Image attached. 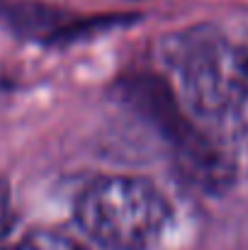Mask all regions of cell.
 <instances>
[{"instance_id":"6da1fadb","label":"cell","mask_w":248,"mask_h":250,"mask_svg":"<svg viewBox=\"0 0 248 250\" xmlns=\"http://www.w3.org/2000/svg\"><path fill=\"white\" fill-rule=\"evenodd\" d=\"M73 216L95 243L107 250H149L170 226L173 209L146 177L102 175L85 185Z\"/></svg>"},{"instance_id":"7a4b0ae2","label":"cell","mask_w":248,"mask_h":250,"mask_svg":"<svg viewBox=\"0 0 248 250\" xmlns=\"http://www.w3.org/2000/svg\"><path fill=\"white\" fill-rule=\"evenodd\" d=\"M163 61L185 102L202 117H229L248 97V54L214 27H192L163 42Z\"/></svg>"},{"instance_id":"3957f363","label":"cell","mask_w":248,"mask_h":250,"mask_svg":"<svg viewBox=\"0 0 248 250\" xmlns=\"http://www.w3.org/2000/svg\"><path fill=\"white\" fill-rule=\"evenodd\" d=\"M173 161L180 177L202 192H224L236 180L234 158L192 124L170 141Z\"/></svg>"},{"instance_id":"277c9868","label":"cell","mask_w":248,"mask_h":250,"mask_svg":"<svg viewBox=\"0 0 248 250\" xmlns=\"http://www.w3.org/2000/svg\"><path fill=\"white\" fill-rule=\"evenodd\" d=\"M117 95L134 112H139L156 131H161L168 141L178 139L190 126V122L178 107V100L170 85L158 76H151V73L129 76L117 85Z\"/></svg>"},{"instance_id":"5b68a950","label":"cell","mask_w":248,"mask_h":250,"mask_svg":"<svg viewBox=\"0 0 248 250\" xmlns=\"http://www.w3.org/2000/svg\"><path fill=\"white\" fill-rule=\"evenodd\" d=\"M15 250H88L73 238L56 233V231H34L20 241Z\"/></svg>"},{"instance_id":"8992f818","label":"cell","mask_w":248,"mask_h":250,"mask_svg":"<svg viewBox=\"0 0 248 250\" xmlns=\"http://www.w3.org/2000/svg\"><path fill=\"white\" fill-rule=\"evenodd\" d=\"M12 224H15V209H12L10 182L0 177V238H5L12 231Z\"/></svg>"},{"instance_id":"52a82bcc","label":"cell","mask_w":248,"mask_h":250,"mask_svg":"<svg viewBox=\"0 0 248 250\" xmlns=\"http://www.w3.org/2000/svg\"><path fill=\"white\" fill-rule=\"evenodd\" d=\"M229 117L234 119V129H236V139L241 141V148L248 153V97Z\"/></svg>"}]
</instances>
